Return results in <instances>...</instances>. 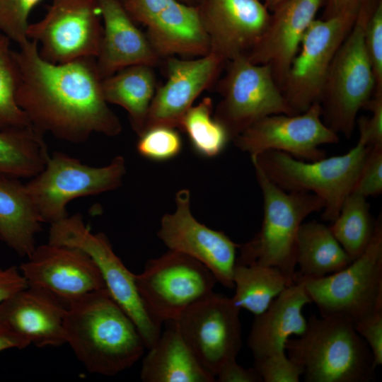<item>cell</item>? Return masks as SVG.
Segmentation results:
<instances>
[{"mask_svg":"<svg viewBox=\"0 0 382 382\" xmlns=\"http://www.w3.org/2000/svg\"><path fill=\"white\" fill-rule=\"evenodd\" d=\"M13 54L20 74L17 103L38 132L73 144L95 133L121 132V122L104 98L95 58L52 63L29 39Z\"/></svg>","mask_w":382,"mask_h":382,"instance_id":"1","label":"cell"},{"mask_svg":"<svg viewBox=\"0 0 382 382\" xmlns=\"http://www.w3.org/2000/svg\"><path fill=\"white\" fill-rule=\"evenodd\" d=\"M66 344L91 374L116 375L134 365L146 348L136 325L106 289L67 306Z\"/></svg>","mask_w":382,"mask_h":382,"instance_id":"2","label":"cell"},{"mask_svg":"<svg viewBox=\"0 0 382 382\" xmlns=\"http://www.w3.org/2000/svg\"><path fill=\"white\" fill-rule=\"evenodd\" d=\"M287 356L303 369L306 382H370L376 379L372 354L352 322L311 315L303 332L289 338Z\"/></svg>","mask_w":382,"mask_h":382,"instance_id":"3","label":"cell"},{"mask_svg":"<svg viewBox=\"0 0 382 382\" xmlns=\"http://www.w3.org/2000/svg\"><path fill=\"white\" fill-rule=\"evenodd\" d=\"M252 163L263 196V219L253 238L239 244L236 263L277 267L294 283L299 229L308 216L323 209L324 202L310 192L282 189Z\"/></svg>","mask_w":382,"mask_h":382,"instance_id":"4","label":"cell"},{"mask_svg":"<svg viewBox=\"0 0 382 382\" xmlns=\"http://www.w3.org/2000/svg\"><path fill=\"white\" fill-rule=\"evenodd\" d=\"M371 146L359 131L356 145L343 155L307 161L284 152L266 151L250 158L282 189L320 197L325 204L322 218L332 222L352 192Z\"/></svg>","mask_w":382,"mask_h":382,"instance_id":"5","label":"cell"},{"mask_svg":"<svg viewBox=\"0 0 382 382\" xmlns=\"http://www.w3.org/2000/svg\"><path fill=\"white\" fill-rule=\"evenodd\" d=\"M378 0H364L353 26L331 63L320 100L323 122L338 134L352 135L357 115L375 91V79L364 35Z\"/></svg>","mask_w":382,"mask_h":382,"instance_id":"6","label":"cell"},{"mask_svg":"<svg viewBox=\"0 0 382 382\" xmlns=\"http://www.w3.org/2000/svg\"><path fill=\"white\" fill-rule=\"evenodd\" d=\"M301 282L320 316H340L354 325L382 311V219H376L366 250L342 270Z\"/></svg>","mask_w":382,"mask_h":382,"instance_id":"7","label":"cell"},{"mask_svg":"<svg viewBox=\"0 0 382 382\" xmlns=\"http://www.w3.org/2000/svg\"><path fill=\"white\" fill-rule=\"evenodd\" d=\"M48 242L77 248L94 261L113 300L136 325L146 348L149 349L161 334L162 323L149 310L131 272L114 252L102 232L92 233L83 216L76 213L50 224Z\"/></svg>","mask_w":382,"mask_h":382,"instance_id":"8","label":"cell"},{"mask_svg":"<svg viewBox=\"0 0 382 382\" xmlns=\"http://www.w3.org/2000/svg\"><path fill=\"white\" fill-rule=\"evenodd\" d=\"M125 173L122 156H115L106 166L96 167L56 151L50 154L44 168L25 185L41 221L51 224L69 215L66 207L71 200L120 187Z\"/></svg>","mask_w":382,"mask_h":382,"instance_id":"9","label":"cell"},{"mask_svg":"<svg viewBox=\"0 0 382 382\" xmlns=\"http://www.w3.org/2000/svg\"><path fill=\"white\" fill-rule=\"evenodd\" d=\"M218 88L222 98L214 117L224 127L230 141L265 117L296 115L276 83L270 67L253 64L245 55L229 61L226 74Z\"/></svg>","mask_w":382,"mask_h":382,"instance_id":"10","label":"cell"},{"mask_svg":"<svg viewBox=\"0 0 382 382\" xmlns=\"http://www.w3.org/2000/svg\"><path fill=\"white\" fill-rule=\"evenodd\" d=\"M135 279L147 308L162 323L176 320L185 310L212 293L218 282L203 264L171 250L149 260Z\"/></svg>","mask_w":382,"mask_h":382,"instance_id":"11","label":"cell"},{"mask_svg":"<svg viewBox=\"0 0 382 382\" xmlns=\"http://www.w3.org/2000/svg\"><path fill=\"white\" fill-rule=\"evenodd\" d=\"M100 17L97 0H52L45 16L29 24L27 37L52 63L96 58L103 35Z\"/></svg>","mask_w":382,"mask_h":382,"instance_id":"12","label":"cell"},{"mask_svg":"<svg viewBox=\"0 0 382 382\" xmlns=\"http://www.w3.org/2000/svg\"><path fill=\"white\" fill-rule=\"evenodd\" d=\"M357 13L314 19L309 25L282 86L283 96L296 115L320 103L331 63Z\"/></svg>","mask_w":382,"mask_h":382,"instance_id":"13","label":"cell"},{"mask_svg":"<svg viewBox=\"0 0 382 382\" xmlns=\"http://www.w3.org/2000/svg\"><path fill=\"white\" fill-rule=\"evenodd\" d=\"M240 310L231 298L213 291L173 321L201 365L214 377L241 348Z\"/></svg>","mask_w":382,"mask_h":382,"instance_id":"14","label":"cell"},{"mask_svg":"<svg viewBox=\"0 0 382 382\" xmlns=\"http://www.w3.org/2000/svg\"><path fill=\"white\" fill-rule=\"evenodd\" d=\"M233 141L238 149L250 156L278 151L313 161L325 157L320 146L337 143L339 137L323 122L320 104L316 102L300 114L265 117Z\"/></svg>","mask_w":382,"mask_h":382,"instance_id":"15","label":"cell"},{"mask_svg":"<svg viewBox=\"0 0 382 382\" xmlns=\"http://www.w3.org/2000/svg\"><path fill=\"white\" fill-rule=\"evenodd\" d=\"M176 209L161 220L158 237L169 248L186 255L206 266L218 282L232 289L236 262V244L224 232L199 222L190 210V192L178 190L175 197Z\"/></svg>","mask_w":382,"mask_h":382,"instance_id":"16","label":"cell"},{"mask_svg":"<svg viewBox=\"0 0 382 382\" xmlns=\"http://www.w3.org/2000/svg\"><path fill=\"white\" fill-rule=\"evenodd\" d=\"M132 18L147 28L146 37L162 57H199L209 53L198 7L179 0H123Z\"/></svg>","mask_w":382,"mask_h":382,"instance_id":"17","label":"cell"},{"mask_svg":"<svg viewBox=\"0 0 382 382\" xmlns=\"http://www.w3.org/2000/svg\"><path fill=\"white\" fill-rule=\"evenodd\" d=\"M27 258L19 270L28 286L50 292L66 306L106 289L94 261L77 248L47 242L36 246Z\"/></svg>","mask_w":382,"mask_h":382,"instance_id":"18","label":"cell"},{"mask_svg":"<svg viewBox=\"0 0 382 382\" xmlns=\"http://www.w3.org/2000/svg\"><path fill=\"white\" fill-rule=\"evenodd\" d=\"M198 9L209 37V52L225 62L246 55L270 19L260 0H204Z\"/></svg>","mask_w":382,"mask_h":382,"instance_id":"19","label":"cell"},{"mask_svg":"<svg viewBox=\"0 0 382 382\" xmlns=\"http://www.w3.org/2000/svg\"><path fill=\"white\" fill-rule=\"evenodd\" d=\"M225 62L212 52L195 59L168 57V79L155 92L145 129L154 126L179 128L195 100L216 80Z\"/></svg>","mask_w":382,"mask_h":382,"instance_id":"20","label":"cell"},{"mask_svg":"<svg viewBox=\"0 0 382 382\" xmlns=\"http://www.w3.org/2000/svg\"><path fill=\"white\" fill-rule=\"evenodd\" d=\"M325 0H283L270 14L268 25L245 55L253 64H267L282 90L301 40Z\"/></svg>","mask_w":382,"mask_h":382,"instance_id":"21","label":"cell"},{"mask_svg":"<svg viewBox=\"0 0 382 382\" xmlns=\"http://www.w3.org/2000/svg\"><path fill=\"white\" fill-rule=\"evenodd\" d=\"M67 306L50 292L28 286L0 303V319L37 347L66 344Z\"/></svg>","mask_w":382,"mask_h":382,"instance_id":"22","label":"cell"},{"mask_svg":"<svg viewBox=\"0 0 382 382\" xmlns=\"http://www.w3.org/2000/svg\"><path fill=\"white\" fill-rule=\"evenodd\" d=\"M103 21L98 54L95 58L103 79L128 66H156L161 59L146 35L133 23L118 0H97Z\"/></svg>","mask_w":382,"mask_h":382,"instance_id":"23","label":"cell"},{"mask_svg":"<svg viewBox=\"0 0 382 382\" xmlns=\"http://www.w3.org/2000/svg\"><path fill=\"white\" fill-rule=\"evenodd\" d=\"M312 303L301 282L283 290L261 314L255 316L247 345L254 360L286 354L285 344L291 335H301L307 320L303 307Z\"/></svg>","mask_w":382,"mask_h":382,"instance_id":"24","label":"cell"},{"mask_svg":"<svg viewBox=\"0 0 382 382\" xmlns=\"http://www.w3.org/2000/svg\"><path fill=\"white\" fill-rule=\"evenodd\" d=\"M161 332L149 349L140 371L144 382H214L215 377L199 363L176 325Z\"/></svg>","mask_w":382,"mask_h":382,"instance_id":"25","label":"cell"},{"mask_svg":"<svg viewBox=\"0 0 382 382\" xmlns=\"http://www.w3.org/2000/svg\"><path fill=\"white\" fill-rule=\"evenodd\" d=\"M42 224L25 185L18 178L0 175V241L18 255L28 257L36 247Z\"/></svg>","mask_w":382,"mask_h":382,"instance_id":"26","label":"cell"},{"mask_svg":"<svg viewBox=\"0 0 382 382\" xmlns=\"http://www.w3.org/2000/svg\"><path fill=\"white\" fill-rule=\"evenodd\" d=\"M102 90L108 104L119 105L127 111L133 130L139 136L145 129L156 92L153 66L139 64L121 69L102 79Z\"/></svg>","mask_w":382,"mask_h":382,"instance_id":"27","label":"cell"},{"mask_svg":"<svg viewBox=\"0 0 382 382\" xmlns=\"http://www.w3.org/2000/svg\"><path fill=\"white\" fill-rule=\"evenodd\" d=\"M352 261L330 226L316 221L301 224L296 245L299 270L296 278L322 277L342 270Z\"/></svg>","mask_w":382,"mask_h":382,"instance_id":"28","label":"cell"},{"mask_svg":"<svg viewBox=\"0 0 382 382\" xmlns=\"http://www.w3.org/2000/svg\"><path fill=\"white\" fill-rule=\"evenodd\" d=\"M44 134L33 127L0 129V175L32 178L50 156Z\"/></svg>","mask_w":382,"mask_h":382,"instance_id":"29","label":"cell"},{"mask_svg":"<svg viewBox=\"0 0 382 382\" xmlns=\"http://www.w3.org/2000/svg\"><path fill=\"white\" fill-rule=\"evenodd\" d=\"M233 302L255 316L263 313L283 290L294 284L277 267L238 263L233 269Z\"/></svg>","mask_w":382,"mask_h":382,"instance_id":"30","label":"cell"},{"mask_svg":"<svg viewBox=\"0 0 382 382\" xmlns=\"http://www.w3.org/2000/svg\"><path fill=\"white\" fill-rule=\"evenodd\" d=\"M376 219L370 212L366 197L355 192L347 196L330 230L352 260L359 257L369 245Z\"/></svg>","mask_w":382,"mask_h":382,"instance_id":"31","label":"cell"},{"mask_svg":"<svg viewBox=\"0 0 382 382\" xmlns=\"http://www.w3.org/2000/svg\"><path fill=\"white\" fill-rule=\"evenodd\" d=\"M212 100L206 97L187 110L179 127L187 134L193 149L207 158L218 156L230 141L224 127L212 117Z\"/></svg>","mask_w":382,"mask_h":382,"instance_id":"32","label":"cell"},{"mask_svg":"<svg viewBox=\"0 0 382 382\" xmlns=\"http://www.w3.org/2000/svg\"><path fill=\"white\" fill-rule=\"evenodd\" d=\"M11 42L0 33V129L33 127L17 103L20 74Z\"/></svg>","mask_w":382,"mask_h":382,"instance_id":"33","label":"cell"},{"mask_svg":"<svg viewBox=\"0 0 382 382\" xmlns=\"http://www.w3.org/2000/svg\"><path fill=\"white\" fill-rule=\"evenodd\" d=\"M137 151L141 156L156 161L170 160L182 149V139L175 128L154 126L146 129L139 136Z\"/></svg>","mask_w":382,"mask_h":382,"instance_id":"34","label":"cell"},{"mask_svg":"<svg viewBox=\"0 0 382 382\" xmlns=\"http://www.w3.org/2000/svg\"><path fill=\"white\" fill-rule=\"evenodd\" d=\"M42 0H0V33L18 45L28 40V18Z\"/></svg>","mask_w":382,"mask_h":382,"instance_id":"35","label":"cell"},{"mask_svg":"<svg viewBox=\"0 0 382 382\" xmlns=\"http://www.w3.org/2000/svg\"><path fill=\"white\" fill-rule=\"evenodd\" d=\"M364 42L375 79L374 94L382 93V0H378L366 22Z\"/></svg>","mask_w":382,"mask_h":382,"instance_id":"36","label":"cell"},{"mask_svg":"<svg viewBox=\"0 0 382 382\" xmlns=\"http://www.w3.org/2000/svg\"><path fill=\"white\" fill-rule=\"evenodd\" d=\"M253 367L263 382H299L302 368L286 354L254 360Z\"/></svg>","mask_w":382,"mask_h":382,"instance_id":"37","label":"cell"},{"mask_svg":"<svg viewBox=\"0 0 382 382\" xmlns=\"http://www.w3.org/2000/svg\"><path fill=\"white\" fill-rule=\"evenodd\" d=\"M352 192L366 198L382 192V146H371Z\"/></svg>","mask_w":382,"mask_h":382,"instance_id":"38","label":"cell"},{"mask_svg":"<svg viewBox=\"0 0 382 382\" xmlns=\"http://www.w3.org/2000/svg\"><path fill=\"white\" fill-rule=\"evenodd\" d=\"M364 108L369 110L371 116L358 120L359 130L363 132L369 146H382V93L374 94Z\"/></svg>","mask_w":382,"mask_h":382,"instance_id":"39","label":"cell"},{"mask_svg":"<svg viewBox=\"0 0 382 382\" xmlns=\"http://www.w3.org/2000/svg\"><path fill=\"white\" fill-rule=\"evenodd\" d=\"M372 354L376 366L382 364V311H379L354 325Z\"/></svg>","mask_w":382,"mask_h":382,"instance_id":"40","label":"cell"},{"mask_svg":"<svg viewBox=\"0 0 382 382\" xmlns=\"http://www.w3.org/2000/svg\"><path fill=\"white\" fill-rule=\"evenodd\" d=\"M215 378L219 382H262L261 376L253 366L245 369L237 363L236 359L225 363Z\"/></svg>","mask_w":382,"mask_h":382,"instance_id":"41","label":"cell"},{"mask_svg":"<svg viewBox=\"0 0 382 382\" xmlns=\"http://www.w3.org/2000/svg\"><path fill=\"white\" fill-rule=\"evenodd\" d=\"M28 286L19 267H0V303L17 291Z\"/></svg>","mask_w":382,"mask_h":382,"instance_id":"42","label":"cell"},{"mask_svg":"<svg viewBox=\"0 0 382 382\" xmlns=\"http://www.w3.org/2000/svg\"><path fill=\"white\" fill-rule=\"evenodd\" d=\"M364 0H325L322 19L356 13Z\"/></svg>","mask_w":382,"mask_h":382,"instance_id":"43","label":"cell"},{"mask_svg":"<svg viewBox=\"0 0 382 382\" xmlns=\"http://www.w3.org/2000/svg\"><path fill=\"white\" fill-rule=\"evenodd\" d=\"M30 344L0 319V352L9 349H22Z\"/></svg>","mask_w":382,"mask_h":382,"instance_id":"44","label":"cell"},{"mask_svg":"<svg viewBox=\"0 0 382 382\" xmlns=\"http://www.w3.org/2000/svg\"><path fill=\"white\" fill-rule=\"evenodd\" d=\"M283 0H264V4L268 10L272 11L273 8Z\"/></svg>","mask_w":382,"mask_h":382,"instance_id":"45","label":"cell"},{"mask_svg":"<svg viewBox=\"0 0 382 382\" xmlns=\"http://www.w3.org/2000/svg\"><path fill=\"white\" fill-rule=\"evenodd\" d=\"M179 1H180V0H179ZM182 1H186V2L187 3V4H188V2L190 1L191 0H182ZM187 3H186V4H187Z\"/></svg>","mask_w":382,"mask_h":382,"instance_id":"46","label":"cell"}]
</instances>
